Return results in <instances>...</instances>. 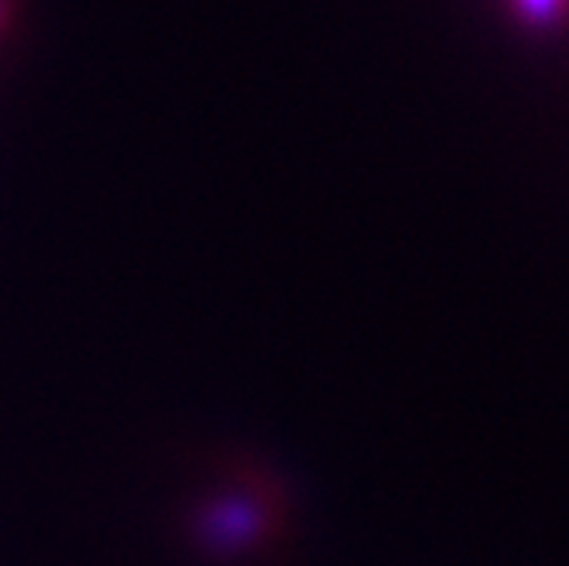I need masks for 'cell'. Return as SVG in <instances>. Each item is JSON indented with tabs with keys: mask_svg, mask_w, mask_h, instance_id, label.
<instances>
[{
	"mask_svg": "<svg viewBox=\"0 0 569 566\" xmlns=\"http://www.w3.org/2000/svg\"><path fill=\"white\" fill-rule=\"evenodd\" d=\"M272 512L252 497H226L211 503L197 520V535L211 553H243L267 538Z\"/></svg>",
	"mask_w": 569,
	"mask_h": 566,
	"instance_id": "obj_1",
	"label": "cell"
},
{
	"mask_svg": "<svg viewBox=\"0 0 569 566\" xmlns=\"http://www.w3.org/2000/svg\"><path fill=\"white\" fill-rule=\"evenodd\" d=\"M503 9L529 36L552 38L569 29V0H503Z\"/></svg>",
	"mask_w": 569,
	"mask_h": 566,
	"instance_id": "obj_2",
	"label": "cell"
},
{
	"mask_svg": "<svg viewBox=\"0 0 569 566\" xmlns=\"http://www.w3.org/2000/svg\"><path fill=\"white\" fill-rule=\"evenodd\" d=\"M0 21H3V0H0Z\"/></svg>",
	"mask_w": 569,
	"mask_h": 566,
	"instance_id": "obj_3",
	"label": "cell"
}]
</instances>
